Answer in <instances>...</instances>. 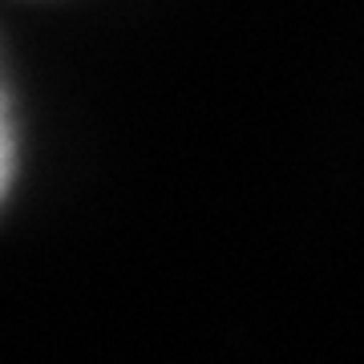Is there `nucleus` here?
I'll use <instances>...</instances> for the list:
<instances>
[{
    "mask_svg": "<svg viewBox=\"0 0 364 364\" xmlns=\"http://www.w3.org/2000/svg\"><path fill=\"white\" fill-rule=\"evenodd\" d=\"M9 170H13V138H9V114H4V97H0V195L9 186Z\"/></svg>",
    "mask_w": 364,
    "mask_h": 364,
    "instance_id": "nucleus-1",
    "label": "nucleus"
}]
</instances>
